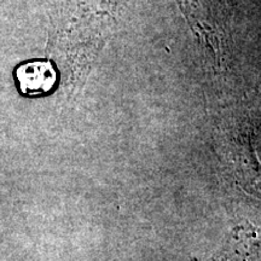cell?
<instances>
[{
    "mask_svg": "<svg viewBox=\"0 0 261 261\" xmlns=\"http://www.w3.org/2000/svg\"><path fill=\"white\" fill-rule=\"evenodd\" d=\"M261 255V230L246 223L232 233L210 261H256Z\"/></svg>",
    "mask_w": 261,
    "mask_h": 261,
    "instance_id": "7a4b0ae2",
    "label": "cell"
},
{
    "mask_svg": "<svg viewBox=\"0 0 261 261\" xmlns=\"http://www.w3.org/2000/svg\"><path fill=\"white\" fill-rule=\"evenodd\" d=\"M15 80L23 96H45L56 87L57 70L48 60L27 61L16 68Z\"/></svg>",
    "mask_w": 261,
    "mask_h": 261,
    "instance_id": "6da1fadb",
    "label": "cell"
}]
</instances>
